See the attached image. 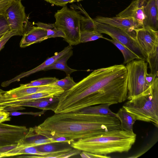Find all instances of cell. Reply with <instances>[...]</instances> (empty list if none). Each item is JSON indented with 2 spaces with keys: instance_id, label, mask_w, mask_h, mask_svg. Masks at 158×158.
<instances>
[{
  "instance_id": "24",
  "label": "cell",
  "mask_w": 158,
  "mask_h": 158,
  "mask_svg": "<svg viewBox=\"0 0 158 158\" xmlns=\"http://www.w3.org/2000/svg\"><path fill=\"white\" fill-rule=\"evenodd\" d=\"M87 107L80 110L84 112L92 114L110 115L115 117V113L110 109L109 104H102Z\"/></svg>"
},
{
  "instance_id": "27",
  "label": "cell",
  "mask_w": 158,
  "mask_h": 158,
  "mask_svg": "<svg viewBox=\"0 0 158 158\" xmlns=\"http://www.w3.org/2000/svg\"><path fill=\"white\" fill-rule=\"evenodd\" d=\"M100 38H107L103 36L101 33L96 31H81L80 35V43H85L94 41Z\"/></svg>"
},
{
  "instance_id": "30",
  "label": "cell",
  "mask_w": 158,
  "mask_h": 158,
  "mask_svg": "<svg viewBox=\"0 0 158 158\" xmlns=\"http://www.w3.org/2000/svg\"><path fill=\"white\" fill-rule=\"evenodd\" d=\"M76 83L73 78L70 75H68L63 79L58 80L52 84L59 87L65 91L70 89Z\"/></svg>"
},
{
  "instance_id": "25",
  "label": "cell",
  "mask_w": 158,
  "mask_h": 158,
  "mask_svg": "<svg viewBox=\"0 0 158 158\" xmlns=\"http://www.w3.org/2000/svg\"><path fill=\"white\" fill-rule=\"evenodd\" d=\"M150 69V73L158 75V42L146 58Z\"/></svg>"
},
{
  "instance_id": "23",
  "label": "cell",
  "mask_w": 158,
  "mask_h": 158,
  "mask_svg": "<svg viewBox=\"0 0 158 158\" xmlns=\"http://www.w3.org/2000/svg\"><path fill=\"white\" fill-rule=\"evenodd\" d=\"M106 40L113 44L122 52L124 57V64H127L135 59H143L116 40L113 38L112 39L107 38Z\"/></svg>"
},
{
  "instance_id": "12",
  "label": "cell",
  "mask_w": 158,
  "mask_h": 158,
  "mask_svg": "<svg viewBox=\"0 0 158 158\" xmlns=\"http://www.w3.org/2000/svg\"><path fill=\"white\" fill-rule=\"evenodd\" d=\"M48 39L47 31L41 27H35L27 22L25 32L20 43V47L25 48Z\"/></svg>"
},
{
  "instance_id": "33",
  "label": "cell",
  "mask_w": 158,
  "mask_h": 158,
  "mask_svg": "<svg viewBox=\"0 0 158 158\" xmlns=\"http://www.w3.org/2000/svg\"><path fill=\"white\" fill-rule=\"evenodd\" d=\"M51 143L41 145L35 147L38 151L44 152H49L56 151V147Z\"/></svg>"
},
{
  "instance_id": "40",
  "label": "cell",
  "mask_w": 158,
  "mask_h": 158,
  "mask_svg": "<svg viewBox=\"0 0 158 158\" xmlns=\"http://www.w3.org/2000/svg\"><path fill=\"white\" fill-rule=\"evenodd\" d=\"M23 107H7L4 108V110L5 111L10 112L25 109Z\"/></svg>"
},
{
  "instance_id": "1",
  "label": "cell",
  "mask_w": 158,
  "mask_h": 158,
  "mask_svg": "<svg viewBox=\"0 0 158 158\" xmlns=\"http://www.w3.org/2000/svg\"><path fill=\"white\" fill-rule=\"evenodd\" d=\"M127 73L123 64L94 70L58 97L55 113L77 111L102 104L111 105L127 99Z\"/></svg>"
},
{
  "instance_id": "17",
  "label": "cell",
  "mask_w": 158,
  "mask_h": 158,
  "mask_svg": "<svg viewBox=\"0 0 158 158\" xmlns=\"http://www.w3.org/2000/svg\"><path fill=\"white\" fill-rule=\"evenodd\" d=\"M158 2L155 0H147L144 8V18L142 28L158 30Z\"/></svg>"
},
{
  "instance_id": "8",
  "label": "cell",
  "mask_w": 158,
  "mask_h": 158,
  "mask_svg": "<svg viewBox=\"0 0 158 158\" xmlns=\"http://www.w3.org/2000/svg\"><path fill=\"white\" fill-rule=\"evenodd\" d=\"M9 26L10 31L23 36L27 22L25 8L21 0H14L6 10L4 15Z\"/></svg>"
},
{
  "instance_id": "6",
  "label": "cell",
  "mask_w": 158,
  "mask_h": 158,
  "mask_svg": "<svg viewBox=\"0 0 158 158\" xmlns=\"http://www.w3.org/2000/svg\"><path fill=\"white\" fill-rule=\"evenodd\" d=\"M127 73V99L142 93L150 87L146 79L148 63L144 59L134 60L126 64Z\"/></svg>"
},
{
  "instance_id": "16",
  "label": "cell",
  "mask_w": 158,
  "mask_h": 158,
  "mask_svg": "<svg viewBox=\"0 0 158 158\" xmlns=\"http://www.w3.org/2000/svg\"><path fill=\"white\" fill-rule=\"evenodd\" d=\"M64 91L63 89L35 93L16 98L5 100L1 104L3 107L11 106L15 104L40 98H58Z\"/></svg>"
},
{
  "instance_id": "4",
  "label": "cell",
  "mask_w": 158,
  "mask_h": 158,
  "mask_svg": "<svg viewBox=\"0 0 158 158\" xmlns=\"http://www.w3.org/2000/svg\"><path fill=\"white\" fill-rule=\"evenodd\" d=\"M150 87L127 102L123 107L136 120L151 122L158 127V78Z\"/></svg>"
},
{
  "instance_id": "15",
  "label": "cell",
  "mask_w": 158,
  "mask_h": 158,
  "mask_svg": "<svg viewBox=\"0 0 158 158\" xmlns=\"http://www.w3.org/2000/svg\"><path fill=\"white\" fill-rule=\"evenodd\" d=\"M61 89H63L59 86L52 84L27 87H19L6 91L5 94V98L3 101L38 93Z\"/></svg>"
},
{
  "instance_id": "3",
  "label": "cell",
  "mask_w": 158,
  "mask_h": 158,
  "mask_svg": "<svg viewBox=\"0 0 158 158\" xmlns=\"http://www.w3.org/2000/svg\"><path fill=\"white\" fill-rule=\"evenodd\" d=\"M136 137L134 132L115 130L97 136L78 139L72 142L71 146L80 151L107 155L128 152L135 142Z\"/></svg>"
},
{
  "instance_id": "43",
  "label": "cell",
  "mask_w": 158,
  "mask_h": 158,
  "mask_svg": "<svg viewBox=\"0 0 158 158\" xmlns=\"http://www.w3.org/2000/svg\"></svg>"
},
{
  "instance_id": "32",
  "label": "cell",
  "mask_w": 158,
  "mask_h": 158,
  "mask_svg": "<svg viewBox=\"0 0 158 158\" xmlns=\"http://www.w3.org/2000/svg\"><path fill=\"white\" fill-rule=\"evenodd\" d=\"M10 31L9 26L3 15H0V35Z\"/></svg>"
},
{
  "instance_id": "20",
  "label": "cell",
  "mask_w": 158,
  "mask_h": 158,
  "mask_svg": "<svg viewBox=\"0 0 158 158\" xmlns=\"http://www.w3.org/2000/svg\"><path fill=\"white\" fill-rule=\"evenodd\" d=\"M73 55V51L72 49L58 59L52 64L44 69L43 70L58 69L64 72L66 76L70 75L72 73L77 71L70 68L67 64V60Z\"/></svg>"
},
{
  "instance_id": "29",
  "label": "cell",
  "mask_w": 158,
  "mask_h": 158,
  "mask_svg": "<svg viewBox=\"0 0 158 158\" xmlns=\"http://www.w3.org/2000/svg\"><path fill=\"white\" fill-rule=\"evenodd\" d=\"M80 29L81 32L96 31L93 19L88 14L87 15L86 17L81 15Z\"/></svg>"
},
{
  "instance_id": "13",
  "label": "cell",
  "mask_w": 158,
  "mask_h": 158,
  "mask_svg": "<svg viewBox=\"0 0 158 158\" xmlns=\"http://www.w3.org/2000/svg\"><path fill=\"white\" fill-rule=\"evenodd\" d=\"M72 49V46L69 45L60 52H55L53 56L47 58L44 62L36 67L30 71L22 73L10 80L2 82L1 84V86L3 87H7L12 82L19 81L22 78L28 76L37 72L43 70L44 69L52 64L58 59Z\"/></svg>"
},
{
  "instance_id": "39",
  "label": "cell",
  "mask_w": 158,
  "mask_h": 158,
  "mask_svg": "<svg viewBox=\"0 0 158 158\" xmlns=\"http://www.w3.org/2000/svg\"><path fill=\"white\" fill-rule=\"evenodd\" d=\"M157 76H158L152 73H147L146 75V79L148 84L150 86L152 84L155 78Z\"/></svg>"
},
{
  "instance_id": "35",
  "label": "cell",
  "mask_w": 158,
  "mask_h": 158,
  "mask_svg": "<svg viewBox=\"0 0 158 158\" xmlns=\"http://www.w3.org/2000/svg\"><path fill=\"white\" fill-rule=\"evenodd\" d=\"M14 0H0V15L4 16L7 9Z\"/></svg>"
},
{
  "instance_id": "10",
  "label": "cell",
  "mask_w": 158,
  "mask_h": 158,
  "mask_svg": "<svg viewBox=\"0 0 158 158\" xmlns=\"http://www.w3.org/2000/svg\"><path fill=\"white\" fill-rule=\"evenodd\" d=\"M135 39L144 59H146L158 42V31L143 28L139 29L136 31Z\"/></svg>"
},
{
  "instance_id": "18",
  "label": "cell",
  "mask_w": 158,
  "mask_h": 158,
  "mask_svg": "<svg viewBox=\"0 0 158 158\" xmlns=\"http://www.w3.org/2000/svg\"><path fill=\"white\" fill-rule=\"evenodd\" d=\"M54 143H57L55 138H47L38 135L34 132L33 128L31 127L29 129L27 135L17 146L26 148Z\"/></svg>"
},
{
  "instance_id": "22",
  "label": "cell",
  "mask_w": 158,
  "mask_h": 158,
  "mask_svg": "<svg viewBox=\"0 0 158 158\" xmlns=\"http://www.w3.org/2000/svg\"><path fill=\"white\" fill-rule=\"evenodd\" d=\"M80 153V150L76 149L72 150L71 148H66L58 151L48 152L45 155H27L23 156V158H66L75 156Z\"/></svg>"
},
{
  "instance_id": "26",
  "label": "cell",
  "mask_w": 158,
  "mask_h": 158,
  "mask_svg": "<svg viewBox=\"0 0 158 158\" xmlns=\"http://www.w3.org/2000/svg\"><path fill=\"white\" fill-rule=\"evenodd\" d=\"M35 24L37 27L44 28L47 31L48 39L57 37L64 38L65 37L64 33L56 27L55 23H47L38 22Z\"/></svg>"
},
{
  "instance_id": "34",
  "label": "cell",
  "mask_w": 158,
  "mask_h": 158,
  "mask_svg": "<svg viewBox=\"0 0 158 158\" xmlns=\"http://www.w3.org/2000/svg\"><path fill=\"white\" fill-rule=\"evenodd\" d=\"M82 0H45L46 1L56 6H64L68 3L79 2Z\"/></svg>"
},
{
  "instance_id": "2",
  "label": "cell",
  "mask_w": 158,
  "mask_h": 158,
  "mask_svg": "<svg viewBox=\"0 0 158 158\" xmlns=\"http://www.w3.org/2000/svg\"><path fill=\"white\" fill-rule=\"evenodd\" d=\"M33 128L38 135L47 138L64 137L74 141L121 129L120 121L115 117L80 110L55 114Z\"/></svg>"
},
{
  "instance_id": "37",
  "label": "cell",
  "mask_w": 158,
  "mask_h": 158,
  "mask_svg": "<svg viewBox=\"0 0 158 158\" xmlns=\"http://www.w3.org/2000/svg\"><path fill=\"white\" fill-rule=\"evenodd\" d=\"M46 111L45 110H43L42 111L37 112H21L16 111L9 112L10 116H18L22 114H27L34 115L35 116H41Z\"/></svg>"
},
{
  "instance_id": "42",
  "label": "cell",
  "mask_w": 158,
  "mask_h": 158,
  "mask_svg": "<svg viewBox=\"0 0 158 158\" xmlns=\"http://www.w3.org/2000/svg\"><path fill=\"white\" fill-rule=\"evenodd\" d=\"M4 34L0 35V39L2 37Z\"/></svg>"
},
{
  "instance_id": "41",
  "label": "cell",
  "mask_w": 158,
  "mask_h": 158,
  "mask_svg": "<svg viewBox=\"0 0 158 158\" xmlns=\"http://www.w3.org/2000/svg\"><path fill=\"white\" fill-rule=\"evenodd\" d=\"M6 91L0 89V102L5 98V94Z\"/></svg>"
},
{
  "instance_id": "28",
  "label": "cell",
  "mask_w": 158,
  "mask_h": 158,
  "mask_svg": "<svg viewBox=\"0 0 158 158\" xmlns=\"http://www.w3.org/2000/svg\"><path fill=\"white\" fill-rule=\"evenodd\" d=\"M59 79L55 77L41 78L31 81L26 84H20V87L37 86L52 84Z\"/></svg>"
},
{
  "instance_id": "31",
  "label": "cell",
  "mask_w": 158,
  "mask_h": 158,
  "mask_svg": "<svg viewBox=\"0 0 158 158\" xmlns=\"http://www.w3.org/2000/svg\"><path fill=\"white\" fill-rule=\"evenodd\" d=\"M16 35H19V34L15 31H10L5 33L0 39V51L3 48L5 44L11 37Z\"/></svg>"
},
{
  "instance_id": "38",
  "label": "cell",
  "mask_w": 158,
  "mask_h": 158,
  "mask_svg": "<svg viewBox=\"0 0 158 158\" xmlns=\"http://www.w3.org/2000/svg\"><path fill=\"white\" fill-rule=\"evenodd\" d=\"M4 109L3 108L0 109V123L10 120L9 112L4 111Z\"/></svg>"
},
{
  "instance_id": "7",
  "label": "cell",
  "mask_w": 158,
  "mask_h": 158,
  "mask_svg": "<svg viewBox=\"0 0 158 158\" xmlns=\"http://www.w3.org/2000/svg\"><path fill=\"white\" fill-rule=\"evenodd\" d=\"M96 30L100 33L108 35L144 59L135 38L127 31L110 25L94 20Z\"/></svg>"
},
{
  "instance_id": "11",
  "label": "cell",
  "mask_w": 158,
  "mask_h": 158,
  "mask_svg": "<svg viewBox=\"0 0 158 158\" xmlns=\"http://www.w3.org/2000/svg\"><path fill=\"white\" fill-rule=\"evenodd\" d=\"M93 19L96 22L108 24L123 30L130 33L135 39L136 30L142 28L132 18L116 16L107 17L98 16Z\"/></svg>"
},
{
  "instance_id": "14",
  "label": "cell",
  "mask_w": 158,
  "mask_h": 158,
  "mask_svg": "<svg viewBox=\"0 0 158 158\" xmlns=\"http://www.w3.org/2000/svg\"><path fill=\"white\" fill-rule=\"evenodd\" d=\"M147 1L133 0L126 9L116 15V16L132 18L142 28L144 18V8Z\"/></svg>"
},
{
  "instance_id": "9",
  "label": "cell",
  "mask_w": 158,
  "mask_h": 158,
  "mask_svg": "<svg viewBox=\"0 0 158 158\" xmlns=\"http://www.w3.org/2000/svg\"><path fill=\"white\" fill-rule=\"evenodd\" d=\"M29 129L19 126L0 123V148L18 144L27 135Z\"/></svg>"
},
{
  "instance_id": "19",
  "label": "cell",
  "mask_w": 158,
  "mask_h": 158,
  "mask_svg": "<svg viewBox=\"0 0 158 158\" xmlns=\"http://www.w3.org/2000/svg\"><path fill=\"white\" fill-rule=\"evenodd\" d=\"M59 102L58 98H47L24 102L9 107L28 106L54 111Z\"/></svg>"
},
{
  "instance_id": "36",
  "label": "cell",
  "mask_w": 158,
  "mask_h": 158,
  "mask_svg": "<svg viewBox=\"0 0 158 158\" xmlns=\"http://www.w3.org/2000/svg\"><path fill=\"white\" fill-rule=\"evenodd\" d=\"M80 155L82 158H107L110 157L107 155H98L85 151H82L80 153Z\"/></svg>"
},
{
  "instance_id": "5",
  "label": "cell",
  "mask_w": 158,
  "mask_h": 158,
  "mask_svg": "<svg viewBox=\"0 0 158 158\" xmlns=\"http://www.w3.org/2000/svg\"><path fill=\"white\" fill-rule=\"evenodd\" d=\"M81 16L78 12L68 8L66 5L55 14V25L64 33V40L69 45L80 43Z\"/></svg>"
},
{
  "instance_id": "21",
  "label": "cell",
  "mask_w": 158,
  "mask_h": 158,
  "mask_svg": "<svg viewBox=\"0 0 158 158\" xmlns=\"http://www.w3.org/2000/svg\"><path fill=\"white\" fill-rule=\"evenodd\" d=\"M115 117L120 122L121 129L126 131L133 132V126L135 120L123 107L115 113Z\"/></svg>"
},
{
  "instance_id": "44",
  "label": "cell",
  "mask_w": 158,
  "mask_h": 158,
  "mask_svg": "<svg viewBox=\"0 0 158 158\" xmlns=\"http://www.w3.org/2000/svg\"><path fill=\"white\" fill-rule=\"evenodd\" d=\"M1 108H0V109Z\"/></svg>"
}]
</instances>
